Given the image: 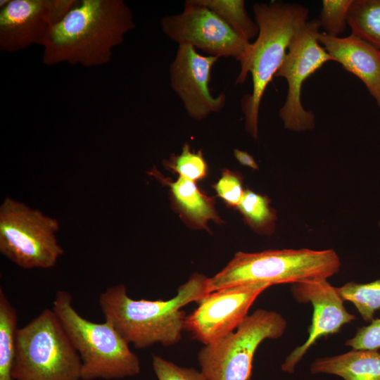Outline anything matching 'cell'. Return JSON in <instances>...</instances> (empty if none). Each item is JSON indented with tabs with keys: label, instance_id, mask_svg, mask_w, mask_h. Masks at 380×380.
Here are the masks:
<instances>
[{
	"label": "cell",
	"instance_id": "cell-28",
	"mask_svg": "<svg viewBox=\"0 0 380 380\" xmlns=\"http://www.w3.org/2000/svg\"><path fill=\"white\" fill-rule=\"evenodd\" d=\"M234 156L236 160L243 166L248 167L253 170H258L259 167L254 158L248 153L235 148Z\"/></svg>",
	"mask_w": 380,
	"mask_h": 380
},
{
	"label": "cell",
	"instance_id": "cell-16",
	"mask_svg": "<svg viewBox=\"0 0 380 380\" xmlns=\"http://www.w3.org/2000/svg\"><path fill=\"white\" fill-rule=\"evenodd\" d=\"M148 174L170 188L172 208L191 228L209 231L208 223L223 222L215 208V198L204 194L196 182L181 177L171 181L153 167Z\"/></svg>",
	"mask_w": 380,
	"mask_h": 380
},
{
	"label": "cell",
	"instance_id": "cell-11",
	"mask_svg": "<svg viewBox=\"0 0 380 380\" xmlns=\"http://www.w3.org/2000/svg\"><path fill=\"white\" fill-rule=\"evenodd\" d=\"M270 286L255 284L210 292L186 317L184 329L204 345L213 343L236 330L258 296Z\"/></svg>",
	"mask_w": 380,
	"mask_h": 380
},
{
	"label": "cell",
	"instance_id": "cell-26",
	"mask_svg": "<svg viewBox=\"0 0 380 380\" xmlns=\"http://www.w3.org/2000/svg\"><path fill=\"white\" fill-rule=\"evenodd\" d=\"M152 365L158 380H208L201 371L178 366L158 355H153Z\"/></svg>",
	"mask_w": 380,
	"mask_h": 380
},
{
	"label": "cell",
	"instance_id": "cell-29",
	"mask_svg": "<svg viewBox=\"0 0 380 380\" xmlns=\"http://www.w3.org/2000/svg\"><path fill=\"white\" fill-rule=\"evenodd\" d=\"M378 225H379V227L380 228V220H379V222Z\"/></svg>",
	"mask_w": 380,
	"mask_h": 380
},
{
	"label": "cell",
	"instance_id": "cell-9",
	"mask_svg": "<svg viewBox=\"0 0 380 380\" xmlns=\"http://www.w3.org/2000/svg\"><path fill=\"white\" fill-rule=\"evenodd\" d=\"M320 27L319 19L308 20L292 39L274 76L284 78L288 84L285 102L279 115L284 127L291 131L305 132L315 125V114L303 107L301 93L308 78L327 62L334 61L319 42Z\"/></svg>",
	"mask_w": 380,
	"mask_h": 380
},
{
	"label": "cell",
	"instance_id": "cell-13",
	"mask_svg": "<svg viewBox=\"0 0 380 380\" xmlns=\"http://www.w3.org/2000/svg\"><path fill=\"white\" fill-rule=\"evenodd\" d=\"M217 57L199 54L187 44H179L175 58L170 67L172 89L183 103L187 114L202 120L225 105L226 94L212 95L209 82Z\"/></svg>",
	"mask_w": 380,
	"mask_h": 380
},
{
	"label": "cell",
	"instance_id": "cell-1",
	"mask_svg": "<svg viewBox=\"0 0 380 380\" xmlns=\"http://www.w3.org/2000/svg\"><path fill=\"white\" fill-rule=\"evenodd\" d=\"M135 26L134 14L122 0H78L47 35L42 61L46 66L104 65Z\"/></svg>",
	"mask_w": 380,
	"mask_h": 380
},
{
	"label": "cell",
	"instance_id": "cell-12",
	"mask_svg": "<svg viewBox=\"0 0 380 380\" xmlns=\"http://www.w3.org/2000/svg\"><path fill=\"white\" fill-rule=\"evenodd\" d=\"M78 0H9L0 8V50L43 46L51 28Z\"/></svg>",
	"mask_w": 380,
	"mask_h": 380
},
{
	"label": "cell",
	"instance_id": "cell-2",
	"mask_svg": "<svg viewBox=\"0 0 380 380\" xmlns=\"http://www.w3.org/2000/svg\"><path fill=\"white\" fill-rule=\"evenodd\" d=\"M208 277L195 273L179 286L177 294L164 300H134L123 284L108 287L99 298L105 317L127 341L138 349L156 343L165 346L178 343L186 317L182 308L197 303L209 293Z\"/></svg>",
	"mask_w": 380,
	"mask_h": 380
},
{
	"label": "cell",
	"instance_id": "cell-24",
	"mask_svg": "<svg viewBox=\"0 0 380 380\" xmlns=\"http://www.w3.org/2000/svg\"><path fill=\"white\" fill-rule=\"evenodd\" d=\"M353 0H323L319 18L326 34L339 37L348 25V13Z\"/></svg>",
	"mask_w": 380,
	"mask_h": 380
},
{
	"label": "cell",
	"instance_id": "cell-25",
	"mask_svg": "<svg viewBox=\"0 0 380 380\" xmlns=\"http://www.w3.org/2000/svg\"><path fill=\"white\" fill-rule=\"evenodd\" d=\"M217 195L229 207H236L241 202L244 189L243 177L237 172L224 169L219 180L213 185Z\"/></svg>",
	"mask_w": 380,
	"mask_h": 380
},
{
	"label": "cell",
	"instance_id": "cell-20",
	"mask_svg": "<svg viewBox=\"0 0 380 380\" xmlns=\"http://www.w3.org/2000/svg\"><path fill=\"white\" fill-rule=\"evenodd\" d=\"M236 208L253 231L259 234L270 235L275 229L277 215L267 196L246 189Z\"/></svg>",
	"mask_w": 380,
	"mask_h": 380
},
{
	"label": "cell",
	"instance_id": "cell-21",
	"mask_svg": "<svg viewBox=\"0 0 380 380\" xmlns=\"http://www.w3.org/2000/svg\"><path fill=\"white\" fill-rule=\"evenodd\" d=\"M224 20L238 34L250 42L257 37L259 27L249 16L243 0H198Z\"/></svg>",
	"mask_w": 380,
	"mask_h": 380
},
{
	"label": "cell",
	"instance_id": "cell-7",
	"mask_svg": "<svg viewBox=\"0 0 380 380\" xmlns=\"http://www.w3.org/2000/svg\"><path fill=\"white\" fill-rule=\"evenodd\" d=\"M287 327L279 313L258 309L236 330L204 346L198 353L201 371L208 380H249L258 346L280 338Z\"/></svg>",
	"mask_w": 380,
	"mask_h": 380
},
{
	"label": "cell",
	"instance_id": "cell-4",
	"mask_svg": "<svg viewBox=\"0 0 380 380\" xmlns=\"http://www.w3.org/2000/svg\"><path fill=\"white\" fill-rule=\"evenodd\" d=\"M341 262L332 249L268 250L237 252L217 274L208 279L209 293L222 289L255 284L271 286L327 279L336 274Z\"/></svg>",
	"mask_w": 380,
	"mask_h": 380
},
{
	"label": "cell",
	"instance_id": "cell-19",
	"mask_svg": "<svg viewBox=\"0 0 380 380\" xmlns=\"http://www.w3.org/2000/svg\"><path fill=\"white\" fill-rule=\"evenodd\" d=\"M347 20L353 34L380 49V0H353Z\"/></svg>",
	"mask_w": 380,
	"mask_h": 380
},
{
	"label": "cell",
	"instance_id": "cell-6",
	"mask_svg": "<svg viewBox=\"0 0 380 380\" xmlns=\"http://www.w3.org/2000/svg\"><path fill=\"white\" fill-rule=\"evenodd\" d=\"M82 362L53 309L18 328L13 380H81Z\"/></svg>",
	"mask_w": 380,
	"mask_h": 380
},
{
	"label": "cell",
	"instance_id": "cell-3",
	"mask_svg": "<svg viewBox=\"0 0 380 380\" xmlns=\"http://www.w3.org/2000/svg\"><path fill=\"white\" fill-rule=\"evenodd\" d=\"M259 27L256 40L243 73L235 83L242 84L248 73L252 77V91L241 100L246 132L258 137V117L262 99L269 83L279 68L294 37L308 21L309 9L299 4L284 1L255 3L253 7Z\"/></svg>",
	"mask_w": 380,
	"mask_h": 380
},
{
	"label": "cell",
	"instance_id": "cell-15",
	"mask_svg": "<svg viewBox=\"0 0 380 380\" xmlns=\"http://www.w3.org/2000/svg\"><path fill=\"white\" fill-rule=\"evenodd\" d=\"M318 39L334 61L364 83L380 110V49L353 34L334 37L320 32Z\"/></svg>",
	"mask_w": 380,
	"mask_h": 380
},
{
	"label": "cell",
	"instance_id": "cell-5",
	"mask_svg": "<svg viewBox=\"0 0 380 380\" xmlns=\"http://www.w3.org/2000/svg\"><path fill=\"white\" fill-rule=\"evenodd\" d=\"M72 301L68 291H58L52 309L80 355L81 380L118 379L139 374V357L113 324L84 318Z\"/></svg>",
	"mask_w": 380,
	"mask_h": 380
},
{
	"label": "cell",
	"instance_id": "cell-22",
	"mask_svg": "<svg viewBox=\"0 0 380 380\" xmlns=\"http://www.w3.org/2000/svg\"><path fill=\"white\" fill-rule=\"evenodd\" d=\"M337 289L343 300L351 302L365 322L373 320L375 312L380 310V279L365 284L350 281Z\"/></svg>",
	"mask_w": 380,
	"mask_h": 380
},
{
	"label": "cell",
	"instance_id": "cell-17",
	"mask_svg": "<svg viewBox=\"0 0 380 380\" xmlns=\"http://www.w3.org/2000/svg\"><path fill=\"white\" fill-rule=\"evenodd\" d=\"M312 374H330L344 380H380V353L378 350L353 349L343 354L316 359Z\"/></svg>",
	"mask_w": 380,
	"mask_h": 380
},
{
	"label": "cell",
	"instance_id": "cell-8",
	"mask_svg": "<svg viewBox=\"0 0 380 380\" xmlns=\"http://www.w3.org/2000/svg\"><path fill=\"white\" fill-rule=\"evenodd\" d=\"M59 223L10 197L0 207V252L24 269H49L64 253L56 232Z\"/></svg>",
	"mask_w": 380,
	"mask_h": 380
},
{
	"label": "cell",
	"instance_id": "cell-18",
	"mask_svg": "<svg viewBox=\"0 0 380 380\" xmlns=\"http://www.w3.org/2000/svg\"><path fill=\"white\" fill-rule=\"evenodd\" d=\"M18 317L14 307L0 288V380H13Z\"/></svg>",
	"mask_w": 380,
	"mask_h": 380
},
{
	"label": "cell",
	"instance_id": "cell-10",
	"mask_svg": "<svg viewBox=\"0 0 380 380\" xmlns=\"http://www.w3.org/2000/svg\"><path fill=\"white\" fill-rule=\"evenodd\" d=\"M163 33L179 44H187L208 56L234 58L241 64L239 75L243 73L251 45L224 20L198 0L184 3L183 12L165 15L160 20Z\"/></svg>",
	"mask_w": 380,
	"mask_h": 380
},
{
	"label": "cell",
	"instance_id": "cell-23",
	"mask_svg": "<svg viewBox=\"0 0 380 380\" xmlns=\"http://www.w3.org/2000/svg\"><path fill=\"white\" fill-rule=\"evenodd\" d=\"M163 165L179 177L194 182L204 179L208 174V165L202 151H191L188 143L183 145L180 154H172L168 160L163 161Z\"/></svg>",
	"mask_w": 380,
	"mask_h": 380
},
{
	"label": "cell",
	"instance_id": "cell-27",
	"mask_svg": "<svg viewBox=\"0 0 380 380\" xmlns=\"http://www.w3.org/2000/svg\"><path fill=\"white\" fill-rule=\"evenodd\" d=\"M346 346L355 350L380 348V319H374L367 326L357 328L355 335L346 341Z\"/></svg>",
	"mask_w": 380,
	"mask_h": 380
},
{
	"label": "cell",
	"instance_id": "cell-14",
	"mask_svg": "<svg viewBox=\"0 0 380 380\" xmlns=\"http://www.w3.org/2000/svg\"><path fill=\"white\" fill-rule=\"evenodd\" d=\"M291 292L299 303H311L313 314L308 337L296 347L281 365L283 372L293 373L296 365L318 339L339 331L346 324L356 319L344 306L337 288L327 279L293 284Z\"/></svg>",
	"mask_w": 380,
	"mask_h": 380
}]
</instances>
